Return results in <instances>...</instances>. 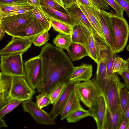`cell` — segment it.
Returning <instances> with one entry per match:
<instances>
[{
    "instance_id": "42",
    "label": "cell",
    "mask_w": 129,
    "mask_h": 129,
    "mask_svg": "<svg viewBox=\"0 0 129 129\" xmlns=\"http://www.w3.org/2000/svg\"><path fill=\"white\" fill-rule=\"evenodd\" d=\"M120 6L125 11L129 17V1L128 0H115Z\"/></svg>"
},
{
    "instance_id": "55",
    "label": "cell",
    "mask_w": 129,
    "mask_h": 129,
    "mask_svg": "<svg viewBox=\"0 0 129 129\" xmlns=\"http://www.w3.org/2000/svg\"><path fill=\"white\" fill-rule=\"evenodd\" d=\"M127 129H129V124Z\"/></svg>"
},
{
    "instance_id": "39",
    "label": "cell",
    "mask_w": 129,
    "mask_h": 129,
    "mask_svg": "<svg viewBox=\"0 0 129 129\" xmlns=\"http://www.w3.org/2000/svg\"><path fill=\"white\" fill-rule=\"evenodd\" d=\"M105 0L108 5H110L115 10L118 16L121 17H123L124 10L115 0Z\"/></svg>"
},
{
    "instance_id": "6",
    "label": "cell",
    "mask_w": 129,
    "mask_h": 129,
    "mask_svg": "<svg viewBox=\"0 0 129 129\" xmlns=\"http://www.w3.org/2000/svg\"><path fill=\"white\" fill-rule=\"evenodd\" d=\"M24 77L30 87L35 90L41 84L42 79V60L39 55L31 58L24 63Z\"/></svg>"
},
{
    "instance_id": "43",
    "label": "cell",
    "mask_w": 129,
    "mask_h": 129,
    "mask_svg": "<svg viewBox=\"0 0 129 129\" xmlns=\"http://www.w3.org/2000/svg\"><path fill=\"white\" fill-rule=\"evenodd\" d=\"M129 124V119L123 114L118 129H127Z\"/></svg>"
},
{
    "instance_id": "58",
    "label": "cell",
    "mask_w": 129,
    "mask_h": 129,
    "mask_svg": "<svg viewBox=\"0 0 129 129\" xmlns=\"http://www.w3.org/2000/svg\"><path fill=\"white\" fill-rule=\"evenodd\" d=\"M129 1V0H128Z\"/></svg>"
},
{
    "instance_id": "41",
    "label": "cell",
    "mask_w": 129,
    "mask_h": 129,
    "mask_svg": "<svg viewBox=\"0 0 129 129\" xmlns=\"http://www.w3.org/2000/svg\"><path fill=\"white\" fill-rule=\"evenodd\" d=\"M95 6L100 9L109 10V8L105 0H90Z\"/></svg>"
},
{
    "instance_id": "15",
    "label": "cell",
    "mask_w": 129,
    "mask_h": 129,
    "mask_svg": "<svg viewBox=\"0 0 129 129\" xmlns=\"http://www.w3.org/2000/svg\"><path fill=\"white\" fill-rule=\"evenodd\" d=\"M76 4L86 17L97 34L107 44L100 22L99 10L100 8L95 6L86 7L79 4Z\"/></svg>"
},
{
    "instance_id": "16",
    "label": "cell",
    "mask_w": 129,
    "mask_h": 129,
    "mask_svg": "<svg viewBox=\"0 0 129 129\" xmlns=\"http://www.w3.org/2000/svg\"><path fill=\"white\" fill-rule=\"evenodd\" d=\"M77 83L78 82L70 81L57 101L53 104L52 108L49 114L54 119H55L58 116L60 115L63 108L71 93L74 90L75 84Z\"/></svg>"
},
{
    "instance_id": "34",
    "label": "cell",
    "mask_w": 129,
    "mask_h": 129,
    "mask_svg": "<svg viewBox=\"0 0 129 129\" xmlns=\"http://www.w3.org/2000/svg\"><path fill=\"white\" fill-rule=\"evenodd\" d=\"M42 6L49 7L67 14H70L67 9L55 0H40Z\"/></svg>"
},
{
    "instance_id": "50",
    "label": "cell",
    "mask_w": 129,
    "mask_h": 129,
    "mask_svg": "<svg viewBox=\"0 0 129 129\" xmlns=\"http://www.w3.org/2000/svg\"><path fill=\"white\" fill-rule=\"evenodd\" d=\"M0 40H1L4 37L5 33H6L1 25H0Z\"/></svg>"
},
{
    "instance_id": "32",
    "label": "cell",
    "mask_w": 129,
    "mask_h": 129,
    "mask_svg": "<svg viewBox=\"0 0 129 129\" xmlns=\"http://www.w3.org/2000/svg\"><path fill=\"white\" fill-rule=\"evenodd\" d=\"M23 101L18 100H12L6 103L0 108V118H4L5 115L12 111Z\"/></svg>"
},
{
    "instance_id": "20",
    "label": "cell",
    "mask_w": 129,
    "mask_h": 129,
    "mask_svg": "<svg viewBox=\"0 0 129 129\" xmlns=\"http://www.w3.org/2000/svg\"><path fill=\"white\" fill-rule=\"evenodd\" d=\"M80 101L73 90L70 94L67 102L62 109L60 114L61 120H63L75 111L83 109Z\"/></svg>"
},
{
    "instance_id": "18",
    "label": "cell",
    "mask_w": 129,
    "mask_h": 129,
    "mask_svg": "<svg viewBox=\"0 0 129 129\" xmlns=\"http://www.w3.org/2000/svg\"><path fill=\"white\" fill-rule=\"evenodd\" d=\"M92 33L82 24H76L73 27L72 42L81 44L86 49L89 37Z\"/></svg>"
},
{
    "instance_id": "49",
    "label": "cell",
    "mask_w": 129,
    "mask_h": 129,
    "mask_svg": "<svg viewBox=\"0 0 129 129\" xmlns=\"http://www.w3.org/2000/svg\"><path fill=\"white\" fill-rule=\"evenodd\" d=\"M20 1L27 2V0H0V4L9 3Z\"/></svg>"
},
{
    "instance_id": "53",
    "label": "cell",
    "mask_w": 129,
    "mask_h": 129,
    "mask_svg": "<svg viewBox=\"0 0 129 129\" xmlns=\"http://www.w3.org/2000/svg\"><path fill=\"white\" fill-rule=\"evenodd\" d=\"M126 49L127 50L129 51V44L127 46L126 48Z\"/></svg>"
},
{
    "instance_id": "31",
    "label": "cell",
    "mask_w": 129,
    "mask_h": 129,
    "mask_svg": "<svg viewBox=\"0 0 129 129\" xmlns=\"http://www.w3.org/2000/svg\"><path fill=\"white\" fill-rule=\"evenodd\" d=\"M89 116H91L88 110L84 109L77 110L68 115L66 118L68 123H75Z\"/></svg>"
},
{
    "instance_id": "3",
    "label": "cell",
    "mask_w": 129,
    "mask_h": 129,
    "mask_svg": "<svg viewBox=\"0 0 129 129\" xmlns=\"http://www.w3.org/2000/svg\"><path fill=\"white\" fill-rule=\"evenodd\" d=\"M110 16L115 37V52L122 51L126 45L129 35V25L123 17L114 12H110Z\"/></svg>"
},
{
    "instance_id": "36",
    "label": "cell",
    "mask_w": 129,
    "mask_h": 129,
    "mask_svg": "<svg viewBox=\"0 0 129 129\" xmlns=\"http://www.w3.org/2000/svg\"><path fill=\"white\" fill-rule=\"evenodd\" d=\"M49 36L48 31H45L36 37L33 43L36 46L40 47L48 41L49 40Z\"/></svg>"
},
{
    "instance_id": "2",
    "label": "cell",
    "mask_w": 129,
    "mask_h": 129,
    "mask_svg": "<svg viewBox=\"0 0 129 129\" xmlns=\"http://www.w3.org/2000/svg\"><path fill=\"white\" fill-rule=\"evenodd\" d=\"M125 87L117 73H114L109 78L103 95L107 107L111 113H114L120 106L121 91Z\"/></svg>"
},
{
    "instance_id": "8",
    "label": "cell",
    "mask_w": 129,
    "mask_h": 129,
    "mask_svg": "<svg viewBox=\"0 0 129 129\" xmlns=\"http://www.w3.org/2000/svg\"><path fill=\"white\" fill-rule=\"evenodd\" d=\"M22 105L24 111L29 113L37 123L46 125L55 124V119L31 100L23 101Z\"/></svg>"
},
{
    "instance_id": "4",
    "label": "cell",
    "mask_w": 129,
    "mask_h": 129,
    "mask_svg": "<svg viewBox=\"0 0 129 129\" xmlns=\"http://www.w3.org/2000/svg\"><path fill=\"white\" fill-rule=\"evenodd\" d=\"M74 90L80 100L89 108L98 104L101 95L91 80L76 83Z\"/></svg>"
},
{
    "instance_id": "7",
    "label": "cell",
    "mask_w": 129,
    "mask_h": 129,
    "mask_svg": "<svg viewBox=\"0 0 129 129\" xmlns=\"http://www.w3.org/2000/svg\"><path fill=\"white\" fill-rule=\"evenodd\" d=\"M36 91L29 85L24 77L13 76L10 92V100L23 101L31 100Z\"/></svg>"
},
{
    "instance_id": "12",
    "label": "cell",
    "mask_w": 129,
    "mask_h": 129,
    "mask_svg": "<svg viewBox=\"0 0 129 129\" xmlns=\"http://www.w3.org/2000/svg\"><path fill=\"white\" fill-rule=\"evenodd\" d=\"M99 18L103 33L107 44L115 52V37L112 26L110 12L100 9Z\"/></svg>"
},
{
    "instance_id": "51",
    "label": "cell",
    "mask_w": 129,
    "mask_h": 129,
    "mask_svg": "<svg viewBox=\"0 0 129 129\" xmlns=\"http://www.w3.org/2000/svg\"><path fill=\"white\" fill-rule=\"evenodd\" d=\"M8 126L6 124L3 118H0V127H7Z\"/></svg>"
},
{
    "instance_id": "21",
    "label": "cell",
    "mask_w": 129,
    "mask_h": 129,
    "mask_svg": "<svg viewBox=\"0 0 129 129\" xmlns=\"http://www.w3.org/2000/svg\"><path fill=\"white\" fill-rule=\"evenodd\" d=\"M67 9L73 17L74 25L77 23L81 24L93 33H96L86 17L76 4Z\"/></svg>"
},
{
    "instance_id": "35",
    "label": "cell",
    "mask_w": 129,
    "mask_h": 129,
    "mask_svg": "<svg viewBox=\"0 0 129 129\" xmlns=\"http://www.w3.org/2000/svg\"><path fill=\"white\" fill-rule=\"evenodd\" d=\"M36 103L40 108L51 104V99L48 94L45 93H41L36 96Z\"/></svg>"
},
{
    "instance_id": "23",
    "label": "cell",
    "mask_w": 129,
    "mask_h": 129,
    "mask_svg": "<svg viewBox=\"0 0 129 129\" xmlns=\"http://www.w3.org/2000/svg\"><path fill=\"white\" fill-rule=\"evenodd\" d=\"M67 50L70 58L73 61L78 60L85 56L89 57L86 48L79 44L72 42Z\"/></svg>"
},
{
    "instance_id": "10",
    "label": "cell",
    "mask_w": 129,
    "mask_h": 129,
    "mask_svg": "<svg viewBox=\"0 0 129 129\" xmlns=\"http://www.w3.org/2000/svg\"><path fill=\"white\" fill-rule=\"evenodd\" d=\"M34 17L32 11L0 19V25L7 34L27 24Z\"/></svg>"
},
{
    "instance_id": "38",
    "label": "cell",
    "mask_w": 129,
    "mask_h": 129,
    "mask_svg": "<svg viewBox=\"0 0 129 129\" xmlns=\"http://www.w3.org/2000/svg\"><path fill=\"white\" fill-rule=\"evenodd\" d=\"M129 99V93L128 89L124 88L121 91L120 106L123 113L125 106Z\"/></svg>"
},
{
    "instance_id": "22",
    "label": "cell",
    "mask_w": 129,
    "mask_h": 129,
    "mask_svg": "<svg viewBox=\"0 0 129 129\" xmlns=\"http://www.w3.org/2000/svg\"><path fill=\"white\" fill-rule=\"evenodd\" d=\"M44 12L50 18L63 22L73 27L74 22L71 14H67L51 8L41 5Z\"/></svg>"
},
{
    "instance_id": "27",
    "label": "cell",
    "mask_w": 129,
    "mask_h": 129,
    "mask_svg": "<svg viewBox=\"0 0 129 129\" xmlns=\"http://www.w3.org/2000/svg\"><path fill=\"white\" fill-rule=\"evenodd\" d=\"M51 25L53 29L59 33L71 35L73 27L71 25L52 18H50Z\"/></svg>"
},
{
    "instance_id": "54",
    "label": "cell",
    "mask_w": 129,
    "mask_h": 129,
    "mask_svg": "<svg viewBox=\"0 0 129 129\" xmlns=\"http://www.w3.org/2000/svg\"><path fill=\"white\" fill-rule=\"evenodd\" d=\"M126 60L127 62H128V63H129V58L127 59Z\"/></svg>"
},
{
    "instance_id": "11",
    "label": "cell",
    "mask_w": 129,
    "mask_h": 129,
    "mask_svg": "<svg viewBox=\"0 0 129 129\" xmlns=\"http://www.w3.org/2000/svg\"><path fill=\"white\" fill-rule=\"evenodd\" d=\"M36 36L30 38L12 37L9 44L0 50L1 55L26 52L31 47Z\"/></svg>"
},
{
    "instance_id": "9",
    "label": "cell",
    "mask_w": 129,
    "mask_h": 129,
    "mask_svg": "<svg viewBox=\"0 0 129 129\" xmlns=\"http://www.w3.org/2000/svg\"><path fill=\"white\" fill-rule=\"evenodd\" d=\"M99 53L100 62L97 65L96 76L91 80L102 95L103 94L109 79L107 72L106 65L111 56L109 53L103 50L100 51Z\"/></svg>"
},
{
    "instance_id": "1",
    "label": "cell",
    "mask_w": 129,
    "mask_h": 129,
    "mask_svg": "<svg viewBox=\"0 0 129 129\" xmlns=\"http://www.w3.org/2000/svg\"><path fill=\"white\" fill-rule=\"evenodd\" d=\"M39 55L42 60V77L37 91L49 94L58 84L70 79L75 67L63 49L51 43L43 46Z\"/></svg>"
},
{
    "instance_id": "52",
    "label": "cell",
    "mask_w": 129,
    "mask_h": 129,
    "mask_svg": "<svg viewBox=\"0 0 129 129\" xmlns=\"http://www.w3.org/2000/svg\"><path fill=\"white\" fill-rule=\"evenodd\" d=\"M57 2L60 4L62 5H63V4L62 1L61 0H55Z\"/></svg>"
},
{
    "instance_id": "17",
    "label": "cell",
    "mask_w": 129,
    "mask_h": 129,
    "mask_svg": "<svg viewBox=\"0 0 129 129\" xmlns=\"http://www.w3.org/2000/svg\"><path fill=\"white\" fill-rule=\"evenodd\" d=\"M13 76L2 72L0 74V108L11 100L10 92Z\"/></svg>"
},
{
    "instance_id": "46",
    "label": "cell",
    "mask_w": 129,
    "mask_h": 129,
    "mask_svg": "<svg viewBox=\"0 0 129 129\" xmlns=\"http://www.w3.org/2000/svg\"><path fill=\"white\" fill-rule=\"evenodd\" d=\"M64 7L67 9L76 4L77 0H61Z\"/></svg>"
},
{
    "instance_id": "25",
    "label": "cell",
    "mask_w": 129,
    "mask_h": 129,
    "mask_svg": "<svg viewBox=\"0 0 129 129\" xmlns=\"http://www.w3.org/2000/svg\"><path fill=\"white\" fill-rule=\"evenodd\" d=\"M32 12L34 17L40 23L45 31H48L51 26L50 18L43 11L34 7Z\"/></svg>"
},
{
    "instance_id": "26",
    "label": "cell",
    "mask_w": 129,
    "mask_h": 129,
    "mask_svg": "<svg viewBox=\"0 0 129 129\" xmlns=\"http://www.w3.org/2000/svg\"><path fill=\"white\" fill-rule=\"evenodd\" d=\"M34 8L27 2L24 1L7 4H0V12H7L21 9Z\"/></svg>"
},
{
    "instance_id": "56",
    "label": "cell",
    "mask_w": 129,
    "mask_h": 129,
    "mask_svg": "<svg viewBox=\"0 0 129 129\" xmlns=\"http://www.w3.org/2000/svg\"><path fill=\"white\" fill-rule=\"evenodd\" d=\"M128 70H129V63H128Z\"/></svg>"
},
{
    "instance_id": "44",
    "label": "cell",
    "mask_w": 129,
    "mask_h": 129,
    "mask_svg": "<svg viewBox=\"0 0 129 129\" xmlns=\"http://www.w3.org/2000/svg\"><path fill=\"white\" fill-rule=\"evenodd\" d=\"M121 75L124 80L126 88L129 90V70L124 72Z\"/></svg>"
},
{
    "instance_id": "14",
    "label": "cell",
    "mask_w": 129,
    "mask_h": 129,
    "mask_svg": "<svg viewBox=\"0 0 129 129\" xmlns=\"http://www.w3.org/2000/svg\"><path fill=\"white\" fill-rule=\"evenodd\" d=\"M44 31L39 22L34 17L25 26L8 35L12 37L30 38L37 36Z\"/></svg>"
},
{
    "instance_id": "19",
    "label": "cell",
    "mask_w": 129,
    "mask_h": 129,
    "mask_svg": "<svg viewBox=\"0 0 129 129\" xmlns=\"http://www.w3.org/2000/svg\"><path fill=\"white\" fill-rule=\"evenodd\" d=\"M92 76V67L91 64L85 63L75 67L74 72L71 77V81L80 82L90 80Z\"/></svg>"
},
{
    "instance_id": "40",
    "label": "cell",
    "mask_w": 129,
    "mask_h": 129,
    "mask_svg": "<svg viewBox=\"0 0 129 129\" xmlns=\"http://www.w3.org/2000/svg\"><path fill=\"white\" fill-rule=\"evenodd\" d=\"M118 56L117 53L115 52L108 61L106 65V70L108 78L111 77L114 73H112V66L114 60Z\"/></svg>"
},
{
    "instance_id": "47",
    "label": "cell",
    "mask_w": 129,
    "mask_h": 129,
    "mask_svg": "<svg viewBox=\"0 0 129 129\" xmlns=\"http://www.w3.org/2000/svg\"><path fill=\"white\" fill-rule=\"evenodd\" d=\"M76 4H80L86 7L96 6L90 0H77Z\"/></svg>"
},
{
    "instance_id": "45",
    "label": "cell",
    "mask_w": 129,
    "mask_h": 129,
    "mask_svg": "<svg viewBox=\"0 0 129 129\" xmlns=\"http://www.w3.org/2000/svg\"><path fill=\"white\" fill-rule=\"evenodd\" d=\"M28 3L33 7H36L41 11H43L41 7L40 0H27Z\"/></svg>"
},
{
    "instance_id": "24",
    "label": "cell",
    "mask_w": 129,
    "mask_h": 129,
    "mask_svg": "<svg viewBox=\"0 0 129 129\" xmlns=\"http://www.w3.org/2000/svg\"><path fill=\"white\" fill-rule=\"evenodd\" d=\"M123 114L120 106L113 113L107 107L106 129H118Z\"/></svg>"
},
{
    "instance_id": "5",
    "label": "cell",
    "mask_w": 129,
    "mask_h": 129,
    "mask_svg": "<svg viewBox=\"0 0 129 129\" xmlns=\"http://www.w3.org/2000/svg\"><path fill=\"white\" fill-rule=\"evenodd\" d=\"M18 53L1 55L0 69L4 73L12 76L25 77L22 55Z\"/></svg>"
},
{
    "instance_id": "28",
    "label": "cell",
    "mask_w": 129,
    "mask_h": 129,
    "mask_svg": "<svg viewBox=\"0 0 129 129\" xmlns=\"http://www.w3.org/2000/svg\"><path fill=\"white\" fill-rule=\"evenodd\" d=\"M71 35L59 33L53 40L57 47L63 49H67L72 42Z\"/></svg>"
},
{
    "instance_id": "48",
    "label": "cell",
    "mask_w": 129,
    "mask_h": 129,
    "mask_svg": "<svg viewBox=\"0 0 129 129\" xmlns=\"http://www.w3.org/2000/svg\"><path fill=\"white\" fill-rule=\"evenodd\" d=\"M123 114L125 116L129 119V99L125 108Z\"/></svg>"
},
{
    "instance_id": "29",
    "label": "cell",
    "mask_w": 129,
    "mask_h": 129,
    "mask_svg": "<svg viewBox=\"0 0 129 129\" xmlns=\"http://www.w3.org/2000/svg\"><path fill=\"white\" fill-rule=\"evenodd\" d=\"M70 79L62 82L57 85L48 94L51 102L53 104L57 101L66 88Z\"/></svg>"
},
{
    "instance_id": "57",
    "label": "cell",
    "mask_w": 129,
    "mask_h": 129,
    "mask_svg": "<svg viewBox=\"0 0 129 129\" xmlns=\"http://www.w3.org/2000/svg\"><path fill=\"white\" fill-rule=\"evenodd\" d=\"M128 93H129V91H128Z\"/></svg>"
},
{
    "instance_id": "37",
    "label": "cell",
    "mask_w": 129,
    "mask_h": 129,
    "mask_svg": "<svg viewBox=\"0 0 129 129\" xmlns=\"http://www.w3.org/2000/svg\"><path fill=\"white\" fill-rule=\"evenodd\" d=\"M33 8H24L7 12H0V19L30 12L32 11Z\"/></svg>"
},
{
    "instance_id": "30",
    "label": "cell",
    "mask_w": 129,
    "mask_h": 129,
    "mask_svg": "<svg viewBox=\"0 0 129 129\" xmlns=\"http://www.w3.org/2000/svg\"><path fill=\"white\" fill-rule=\"evenodd\" d=\"M128 63L126 60L117 56L114 60L112 66V73H117L121 75L128 69Z\"/></svg>"
},
{
    "instance_id": "33",
    "label": "cell",
    "mask_w": 129,
    "mask_h": 129,
    "mask_svg": "<svg viewBox=\"0 0 129 129\" xmlns=\"http://www.w3.org/2000/svg\"><path fill=\"white\" fill-rule=\"evenodd\" d=\"M86 49L89 57L97 64L98 63L97 52L93 33L89 37Z\"/></svg>"
},
{
    "instance_id": "13",
    "label": "cell",
    "mask_w": 129,
    "mask_h": 129,
    "mask_svg": "<svg viewBox=\"0 0 129 129\" xmlns=\"http://www.w3.org/2000/svg\"><path fill=\"white\" fill-rule=\"evenodd\" d=\"M107 107L103 95L101 96L97 104L88 110L91 115L96 122L98 129H106Z\"/></svg>"
}]
</instances>
